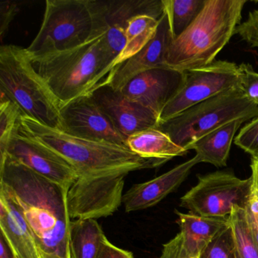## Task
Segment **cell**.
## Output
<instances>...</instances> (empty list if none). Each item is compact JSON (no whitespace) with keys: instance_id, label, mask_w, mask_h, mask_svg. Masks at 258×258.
Listing matches in <instances>:
<instances>
[{"instance_id":"obj_1","label":"cell","mask_w":258,"mask_h":258,"mask_svg":"<svg viewBox=\"0 0 258 258\" xmlns=\"http://www.w3.org/2000/svg\"><path fill=\"white\" fill-rule=\"evenodd\" d=\"M19 131L58 152L76 170L78 179L68 194L72 220L112 215L123 202L126 176L163 164L128 148L73 137L26 115L21 117Z\"/></svg>"},{"instance_id":"obj_2","label":"cell","mask_w":258,"mask_h":258,"mask_svg":"<svg viewBox=\"0 0 258 258\" xmlns=\"http://www.w3.org/2000/svg\"><path fill=\"white\" fill-rule=\"evenodd\" d=\"M0 188L8 193L23 214L40 258H72L69 189L9 155L0 158Z\"/></svg>"},{"instance_id":"obj_3","label":"cell","mask_w":258,"mask_h":258,"mask_svg":"<svg viewBox=\"0 0 258 258\" xmlns=\"http://www.w3.org/2000/svg\"><path fill=\"white\" fill-rule=\"evenodd\" d=\"M60 104L91 94L114 69L105 33L75 49L32 61Z\"/></svg>"},{"instance_id":"obj_4","label":"cell","mask_w":258,"mask_h":258,"mask_svg":"<svg viewBox=\"0 0 258 258\" xmlns=\"http://www.w3.org/2000/svg\"><path fill=\"white\" fill-rule=\"evenodd\" d=\"M246 0H207L191 25L175 39L166 66L185 72L214 62L240 25Z\"/></svg>"},{"instance_id":"obj_5","label":"cell","mask_w":258,"mask_h":258,"mask_svg":"<svg viewBox=\"0 0 258 258\" xmlns=\"http://www.w3.org/2000/svg\"><path fill=\"white\" fill-rule=\"evenodd\" d=\"M0 90L24 115L61 131L59 102L37 73L26 49L15 45L0 48Z\"/></svg>"},{"instance_id":"obj_6","label":"cell","mask_w":258,"mask_h":258,"mask_svg":"<svg viewBox=\"0 0 258 258\" xmlns=\"http://www.w3.org/2000/svg\"><path fill=\"white\" fill-rule=\"evenodd\" d=\"M257 115V105L249 102L235 87L161 122L157 128L188 152L193 143L214 130L233 120L247 121Z\"/></svg>"},{"instance_id":"obj_7","label":"cell","mask_w":258,"mask_h":258,"mask_svg":"<svg viewBox=\"0 0 258 258\" xmlns=\"http://www.w3.org/2000/svg\"><path fill=\"white\" fill-rule=\"evenodd\" d=\"M90 0H47L38 34L27 48L31 61L75 49L96 37Z\"/></svg>"},{"instance_id":"obj_8","label":"cell","mask_w":258,"mask_h":258,"mask_svg":"<svg viewBox=\"0 0 258 258\" xmlns=\"http://www.w3.org/2000/svg\"><path fill=\"white\" fill-rule=\"evenodd\" d=\"M198 178V183L181 198V208L205 217H229L235 206L247 208L253 185L251 176L242 179L231 172L216 171Z\"/></svg>"},{"instance_id":"obj_9","label":"cell","mask_w":258,"mask_h":258,"mask_svg":"<svg viewBox=\"0 0 258 258\" xmlns=\"http://www.w3.org/2000/svg\"><path fill=\"white\" fill-rule=\"evenodd\" d=\"M184 73L183 85L164 107L160 114L159 123L213 96L238 87V66L233 62L214 61Z\"/></svg>"},{"instance_id":"obj_10","label":"cell","mask_w":258,"mask_h":258,"mask_svg":"<svg viewBox=\"0 0 258 258\" xmlns=\"http://www.w3.org/2000/svg\"><path fill=\"white\" fill-rule=\"evenodd\" d=\"M90 4L94 35L105 33V43L114 61L124 49L125 32L132 18L146 15L160 20L164 13L163 0H90Z\"/></svg>"},{"instance_id":"obj_11","label":"cell","mask_w":258,"mask_h":258,"mask_svg":"<svg viewBox=\"0 0 258 258\" xmlns=\"http://www.w3.org/2000/svg\"><path fill=\"white\" fill-rule=\"evenodd\" d=\"M48 180L70 189L78 179L75 167L58 152L19 131L18 125L6 153Z\"/></svg>"},{"instance_id":"obj_12","label":"cell","mask_w":258,"mask_h":258,"mask_svg":"<svg viewBox=\"0 0 258 258\" xmlns=\"http://www.w3.org/2000/svg\"><path fill=\"white\" fill-rule=\"evenodd\" d=\"M60 116L61 131L66 134L128 148L124 137L116 130L91 95L78 98L61 107Z\"/></svg>"},{"instance_id":"obj_13","label":"cell","mask_w":258,"mask_h":258,"mask_svg":"<svg viewBox=\"0 0 258 258\" xmlns=\"http://www.w3.org/2000/svg\"><path fill=\"white\" fill-rule=\"evenodd\" d=\"M184 78V72L157 68L134 77L117 91L160 117L164 107L183 85Z\"/></svg>"},{"instance_id":"obj_14","label":"cell","mask_w":258,"mask_h":258,"mask_svg":"<svg viewBox=\"0 0 258 258\" xmlns=\"http://www.w3.org/2000/svg\"><path fill=\"white\" fill-rule=\"evenodd\" d=\"M90 95L126 140L136 133L159 124V117L152 110L131 100L108 84H101Z\"/></svg>"},{"instance_id":"obj_15","label":"cell","mask_w":258,"mask_h":258,"mask_svg":"<svg viewBox=\"0 0 258 258\" xmlns=\"http://www.w3.org/2000/svg\"><path fill=\"white\" fill-rule=\"evenodd\" d=\"M173 40L168 16L164 10L153 38L138 53L113 69L102 84L120 90L128 81L143 72L167 67L166 58Z\"/></svg>"},{"instance_id":"obj_16","label":"cell","mask_w":258,"mask_h":258,"mask_svg":"<svg viewBox=\"0 0 258 258\" xmlns=\"http://www.w3.org/2000/svg\"><path fill=\"white\" fill-rule=\"evenodd\" d=\"M199 163L200 161L196 155L158 177L133 185L123 196L122 203L125 211H142L158 205L180 186L191 173V169Z\"/></svg>"},{"instance_id":"obj_17","label":"cell","mask_w":258,"mask_h":258,"mask_svg":"<svg viewBox=\"0 0 258 258\" xmlns=\"http://www.w3.org/2000/svg\"><path fill=\"white\" fill-rule=\"evenodd\" d=\"M0 228L15 258H40L35 238L19 207L0 188Z\"/></svg>"},{"instance_id":"obj_18","label":"cell","mask_w":258,"mask_h":258,"mask_svg":"<svg viewBox=\"0 0 258 258\" xmlns=\"http://www.w3.org/2000/svg\"><path fill=\"white\" fill-rule=\"evenodd\" d=\"M185 248L192 257H200L211 241L229 224V217H205L175 211Z\"/></svg>"},{"instance_id":"obj_19","label":"cell","mask_w":258,"mask_h":258,"mask_svg":"<svg viewBox=\"0 0 258 258\" xmlns=\"http://www.w3.org/2000/svg\"><path fill=\"white\" fill-rule=\"evenodd\" d=\"M245 121L247 120L244 119H238L214 130L193 143L189 150L196 151L200 163H208L217 167H225L234 137Z\"/></svg>"},{"instance_id":"obj_20","label":"cell","mask_w":258,"mask_h":258,"mask_svg":"<svg viewBox=\"0 0 258 258\" xmlns=\"http://www.w3.org/2000/svg\"><path fill=\"white\" fill-rule=\"evenodd\" d=\"M126 144L133 152L142 158L159 161L163 164L188 152L175 144L167 134L157 127L133 134L128 137Z\"/></svg>"},{"instance_id":"obj_21","label":"cell","mask_w":258,"mask_h":258,"mask_svg":"<svg viewBox=\"0 0 258 258\" xmlns=\"http://www.w3.org/2000/svg\"><path fill=\"white\" fill-rule=\"evenodd\" d=\"M103 230L94 219L72 220L70 249L72 258H96L104 240Z\"/></svg>"},{"instance_id":"obj_22","label":"cell","mask_w":258,"mask_h":258,"mask_svg":"<svg viewBox=\"0 0 258 258\" xmlns=\"http://www.w3.org/2000/svg\"><path fill=\"white\" fill-rule=\"evenodd\" d=\"M158 21L146 15L135 16L129 21L125 32L126 44L114 61V69L138 53L153 38Z\"/></svg>"},{"instance_id":"obj_23","label":"cell","mask_w":258,"mask_h":258,"mask_svg":"<svg viewBox=\"0 0 258 258\" xmlns=\"http://www.w3.org/2000/svg\"><path fill=\"white\" fill-rule=\"evenodd\" d=\"M207 0H163L173 39L179 37L200 14Z\"/></svg>"},{"instance_id":"obj_24","label":"cell","mask_w":258,"mask_h":258,"mask_svg":"<svg viewBox=\"0 0 258 258\" xmlns=\"http://www.w3.org/2000/svg\"><path fill=\"white\" fill-rule=\"evenodd\" d=\"M237 258H258V244L245 209L235 206L229 216Z\"/></svg>"},{"instance_id":"obj_25","label":"cell","mask_w":258,"mask_h":258,"mask_svg":"<svg viewBox=\"0 0 258 258\" xmlns=\"http://www.w3.org/2000/svg\"><path fill=\"white\" fill-rule=\"evenodd\" d=\"M24 115L16 102L1 92L0 97V156L6 153L13 133Z\"/></svg>"},{"instance_id":"obj_26","label":"cell","mask_w":258,"mask_h":258,"mask_svg":"<svg viewBox=\"0 0 258 258\" xmlns=\"http://www.w3.org/2000/svg\"><path fill=\"white\" fill-rule=\"evenodd\" d=\"M200 258H235V243L230 222L207 246Z\"/></svg>"},{"instance_id":"obj_27","label":"cell","mask_w":258,"mask_h":258,"mask_svg":"<svg viewBox=\"0 0 258 258\" xmlns=\"http://www.w3.org/2000/svg\"><path fill=\"white\" fill-rule=\"evenodd\" d=\"M238 88L249 102L258 106V73L250 64L238 66Z\"/></svg>"},{"instance_id":"obj_28","label":"cell","mask_w":258,"mask_h":258,"mask_svg":"<svg viewBox=\"0 0 258 258\" xmlns=\"http://www.w3.org/2000/svg\"><path fill=\"white\" fill-rule=\"evenodd\" d=\"M234 143L249 154L252 159L258 160V115L240 130Z\"/></svg>"},{"instance_id":"obj_29","label":"cell","mask_w":258,"mask_h":258,"mask_svg":"<svg viewBox=\"0 0 258 258\" xmlns=\"http://www.w3.org/2000/svg\"><path fill=\"white\" fill-rule=\"evenodd\" d=\"M235 34L252 47L258 48V9L249 13L247 20L237 27Z\"/></svg>"},{"instance_id":"obj_30","label":"cell","mask_w":258,"mask_h":258,"mask_svg":"<svg viewBox=\"0 0 258 258\" xmlns=\"http://www.w3.org/2000/svg\"><path fill=\"white\" fill-rule=\"evenodd\" d=\"M158 258H191L185 248L182 232L176 234L174 238L163 245L161 255Z\"/></svg>"},{"instance_id":"obj_31","label":"cell","mask_w":258,"mask_h":258,"mask_svg":"<svg viewBox=\"0 0 258 258\" xmlns=\"http://www.w3.org/2000/svg\"><path fill=\"white\" fill-rule=\"evenodd\" d=\"M19 12V6L17 3L12 1H6L0 4V37L1 40L4 38V34L7 32L14 19Z\"/></svg>"},{"instance_id":"obj_32","label":"cell","mask_w":258,"mask_h":258,"mask_svg":"<svg viewBox=\"0 0 258 258\" xmlns=\"http://www.w3.org/2000/svg\"><path fill=\"white\" fill-rule=\"evenodd\" d=\"M96 258H134L132 252L120 248L105 238Z\"/></svg>"},{"instance_id":"obj_33","label":"cell","mask_w":258,"mask_h":258,"mask_svg":"<svg viewBox=\"0 0 258 258\" xmlns=\"http://www.w3.org/2000/svg\"><path fill=\"white\" fill-rule=\"evenodd\" d=\"M0 258H15L13 250L2 234L0 236Z\"/></svg>"},{"instance_id":"obj_34","label":"cell","mask_w":258,"mask_h":258,"mask_svg":"<svg viewBox=\"0 0 258 258\" xmlns=\"http://www.w3.org/2000/svg\"><path fill=\"white\" fill-rule=\"evenodd\" d=\"M250 168H251V176L253 182L258 187V160L252 159Z\"/></svg>"},{"instance_id":"obj_35","label":"cell","mask_w":258,"mask_h":258,"mask_svg":"<svg viewBox=\"0 0 258 258\" xmlns=\"http://www.w3.org/2000/svg\"><path fill=\"white\" fill-rule=\"evenodd\" d=\"M191 258H200V257H192V256H191Z\"/></svg>"},{"instance_id":"obj_36","label":"cell","mask_w":258,"mask_h":258,"mask_svg":"<svg viewBox=\"0 0 258 258\" xmlns=\"http://www.w3.org/2000/svg\"><path fill=\"white\" fill-rule=\"evenodd\" d=\"M235 258H237V256H236V254H235Z\"/></svg>"}]
</instances>
